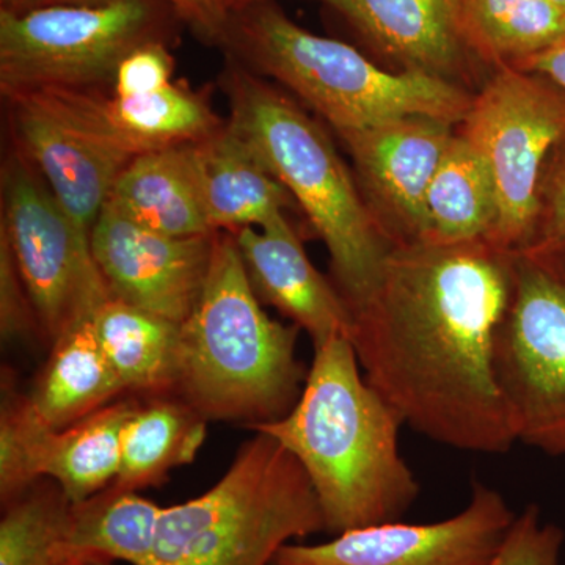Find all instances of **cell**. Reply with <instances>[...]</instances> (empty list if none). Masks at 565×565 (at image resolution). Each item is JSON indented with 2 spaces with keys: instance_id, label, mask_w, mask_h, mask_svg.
I'll use <instances>...</instances> for the list:
<instances>
[{
  "instance_id": "1",
  "label": "cell",
  "mask_w": 565,
  "mask_h": 565,
  "mask_svg": "<svg viewBox=\"0 0 565 565\" xmlns=\"http://www.w3.org/2000/svg\"><path fill=\"white\" fill-rule=\"evenodd\" d=\"M514 288V253L490 241L394 245L377 288L352 315L367 384L416 433L505 455L516 444L493 351Z\"/></svg>"
},
{
  "instance_id": "2",
  "label": "cell",
  "mask_w": 565,
  "mask_h": 565,
  "mask_svg": "<svg viewBox=\"0 0 565 565\" xmlns=\"http://www.w3.org/2000/svg\"><path fill=\"white\" fill-rule=\"evenodd\" d=\"M399 414L367 384L343 334L315 345L302 394L269 434L303 468L321 504L327 533L403 519L419 494L399 449Z\"/></svg>"
},
{
  "instance_id": "3",
  "label": "cell",
  "mask_w": 565,
  "mask_h": 565,
  "mask_svg": "<svg viewBox=\"0 0 565 565\" xmlns=\"http://www.w3.org/2000/svg\"><path fill=\"white\" fill-rule=\"evenodd\" d=\"M300 332L263 310L236 237L218 232L202 297L181 323L173 394L207 422L253 430L278 422L307 381L297 359Z\"/></svg>"
},
{
  "instance_id": "4",
  "label": "cell",
  "mask_w": 565,
  "mask_h": 565,
  "mask_svg": "<svg viewBox=\"0 0 565 565\" xmlns=\"http://www.w3.org/2000/svg\"><path fill=\"white\" fill-rule=\"evenodd\" d=\"M228 126L288 189L330 256L333 285L351 315L377 288L393 243L329 134L296 103L244 66L223 76Z\"/></svg>"
},
{
  "instance_id": "5",
  "label": "cell",
  "mask_w": 565,
  "mask_h": 565,
  "mask_svg": "<svg viewBox=\"0 0 565 565\" xmlns=\"http://www.w3.org/2000/svg\"><path fill=\"white\" fill-rule=\"evenodd\" d=\"M221 46L285 85L337 134L405 117L459 126L473 103L455 82L381 68L351 44L300 28L275 2L230 14Z\"/></svg>"
},
{
  "instance_id": "6",
  "label": "cell",
  "mask_w": 565,
  "mask_h": 565,
  "mask_svg": "<svg viewBox=\"0 0 565 565\" xmlns=\"http://www.w3.org/2000/svg\"><path fill=\"white\" fill-rule=\"evenodd\" d=\"M321 531L326 520L303 468L255 430L217 484L163 508L150 565H270L281 546Z\"/></svg>"
},
{
  "instance_id": "7",
  "label": "cell",
  "mask_w": 565,
  "mask_h": 565,
  "mask_svg": "<svg viewBox=\"0 0 565 565\" xmlns=\"http://www.w3.org/2000/svg\"><path fill=\"white\" fill-rule=\"evenodd\" d=\"M170 14L177 13L163 0H110L22 13L0 10L3 96L114 87L118 65L129 52L167 39Z\"/></svg>"
},
{
  "instance_id": "8",
  "label": "cell",
  "mask_w": 565,
  "mask_h": 565,
  "mask_svg": "<svg viewBox=\"0 0 565 565\" xmlns=\"http://www.w3.org/2000/svg\"><path fill=\"white\" fill-rule=\"evenodd\" d=\"M459 126L484 159L497 191L490 243L525 250L537 228L546 167L565 141V93L542 74L500 66L475 93Z\"/></svg>"
},
{
  "instance_id": "9",
  "label": "cell",
  "mask_w": 565,
  "mask_h": 565,
  "mask_svg": "<svg viewBox=\"0 0 565 565\" xmlns=\"http://www.w3.org/2000/svg\"><path fill=\"white\" fill-rule=\"evenodd\" d=\"M493 366L515 440L565 457V253H514Z\"/></svg>"
},
{
  "instance_id": "10",
  "label": "cell",
  "mask_w": 565,
  "mask_h": 565,
  "mask_svg": "<svg viewBox=\"0 0 565 565\" xmlns=\"http://www.w3.org/2000/svg\"><path fill=\"white\" fill-rule=\"evenodd\" d=\"M2 196L0 233L9 241L41 334L52 344L92 318L110 299L109 288L93 256L90 234L63 210L22 152L3 167Z\"/></svg>"
},
{
  "instance_id": "11",
  "label": "cell",
  "mask_w": 565,
  "mask_h": 565,
  "mask_svg": "<svg viewBox=\"0 0 565 565\" xmlns=\"http://www.w3.org/2000/svg\"><path fill=\"white\" fill-rule=\"evenodd\" d=\"M102 95L47 88L7 96L22 154L90 236L115 182L136 158L107 125Z\"/></svg>"
},
{
  "instance_id": "12",
  "label": "cell",
  "mask_w": 565,
  "mask_h": 565,
  "mask_svg": "<svg viewBox=\"0 0 565 565\" xmlns=\"http://www.w3.org/2000/svg\"><path fill=\"white\" fill-rule=\"evenodd\" d=\"M136 401H115L73 426L54 429L36 414L29 394L3 379L0 411V497L3 505L40 479L61 487L79 504L114 484L120 471L121 437Z\"/></svg>"
},
{
  "instance_id": "13",
  "label": "cell",
  "mask_w": 565,
  "mask_h": 565,
  "mask_svg": "<svg viewBox=\"0 0 565 565\" xmlns=\"http://www.w3.org/2000/svg\"><path fill=\"white\" fill-rule=\"evenodd\" d=\"M503 494L471 482L470 501L437 523H381L322 544H286L273 565H487L515 520Z\"/></svg>"
},
{
  "instance_id": "14",
  "label": "cell",
  "mask_w": 565,
  "mask_h": 565,
  "mask_svg": "<svg viewBox=\"0 0 565 565\" xmlns=\"http://www.w3.org/2000/svg\"><path fill=\"white\" fill-rule=\"evenodd\" d=\"M217 233L169 236L107 202L93 225L92 252L111 299L182 323L202 297Z\"/></svg>"
},
{
  "instance_id": "15",
  "label": "cell",
  "mask_w": 565,
  "mask_h": 565,
  "mask_svg": "<svg viewBox=\"0 0 565 565\" xmlns=\"http://www.w3.org/2000/svg\"><path fill=\"white\" fill-rule=\"evenodd\" d=\"M457 126L405 117L340 132L364 200L393 245L424 243L426 199Z\"/></svg>"
},
{
  "instance_id": "16",
  "label": "cell",
  "mask_w": 565,
  "mask_h": 565,
  "mask_svg": "<svg viewBox=\"0 0 565 565\" xmlns=\"http://www.w3.org/2000/svg\"><path fill=\"white\" fill-rule=\"evenodd\" d=\"M351 22L364 40L399 71L467 84L479 57L462 0H319ZM468 88V87H465Z\"/></svg>"
},
{
  "instance_id": "17",
  "label": "cell",
  "mask_w": 565,
  "mask_h": 565,
  "mask_svg": "<svg viewBox=\"0 0 565 565\" xmlns=\"http://www.w3.org/2000/svg\"><path fill=\"white\" fill-rule=\"evenodd\" d=\"M253 291L294 326L310 334L313 345L337 334L351 340L352 315L333 281L313 266L288 217L266 228L232 233Z\"/></svg>"
},
{
  "instance_id": "18",
  "label": "cell",
  "mask_w": 565,
  "mask_h": 565,
  "mask_svg": "<svg viewBox=\"0 0 565 565\" xmlns=\"http://www.w3.org/2000/svg\"><path fill=\"white\" fill-rule=\"evenodd\" d=\"M193 152L214 232L266 228L297 204L250 145L228 125L193 143Z\"/></svg>"
},
{
  "instance_id": "19",
  "label": "cell",
  "mask_w": 565,
  "mask_h": 565,
  "mask_svg": "<svg viewBox=\"0 0 565 565\" xmlns=\"http://www.w3.org/2000/svg\"><path fill=\"white\" fill-rule=\"evenodd\" d=\"M109 203L169 236L217 233L207 217L193 143L136 156L115 182Z\"/></svg>"
},
{
  "instance_id": "20",
  "label": "cell",
  "mask_w": 565,
  "mask_h": 565,
  "mask_svg": "<svg viewBox=\"0 0 565 565\" xmlns=\"http://www.w3.org/2000/svg\"><path fill=\"white\" fill-rule=\"evenodd\" d=\"M92 318L51 344L50 359L29 394L36 414L54 429L82 422L126 392L96 338Z\"/></svg>"
},
{
  "instance_id": "21",
  "label": "cell",
  "mask_w": 565,
  "mask_h": 565,
  "mask_svg": "<svg viewBox=\"0 0 565 565\" xmlns=\"http://www.w3.org/2000/svg\"><path fill=\"white\" fill-rule=\"evenodd\" d=\"M163 508L136 490L107 487L71 505L63 564L122 561L150 565Z\"/></svg>"
},
{
  "instance_id": "22",
  "label": "cell",
  "mask_w": 565,
  "mask_h": 565,
  "mask_svg": "<svg viewBox=\"0 0 565 565\" xmlns=\"http://www.w3.org/2000/svg\"><path fill=\"white\" fill-rule=\"evenodd\" d=\"M92 322L126 392L173 394L181 323L111 297Z\"/></svg>"
},
{
  "instance_id": "23",
  "label": "cell",
  "mask_w": 565,
  "mask_h": 565,
  "mask_svg": "<svg viewBox=\"0 0 565 565\" xmlns=\"http://www.w3.org/2000/svg\"><path fill=\"white\" fill-rule=\"evenodd\" d=\"M207 419L174 394L137 404L121 437L114 486L136 490L161 484L174 468L192 463L207 434Z\"/></svg>"
},
{
  "instance_id": "24",
  "label": "cell",
  "mask_w": 565,
  "mask_h": 565,
  "mask_svg": "<svg viewBox=\"0 0 565 565\" xmlns=\"http://www.w3.org/2000/svg\"><path fill=\"white\" fill-rule=\"evenodd\" d=\"M424 243L462 244L492 241L498 196L492 174L473 145L456 131L426 199Z\"/></svg>"
},
{
  "instance_id": "25",
  "label": "cell",
  "mask_w": 565,
  "mask_h": 565,
  "mask_svg": "<svg viewBox=\"0 0 565 565\" xmlns=\"http://www.w3.org/2000/svg\"><path fill=\"white\" fill-rule=\"evenodd\" d=\"M102 110L115 136L136 156L199 143L223 128L210 103L181 85L147 95H102Z\"/></svg>"
},
{
  "instance_id": "26",
  "label": "cell",
  "mask_w": 565,
  "mask_h": 565,
  "mask_svg": "<svg viewBox=\"0 0 565 565\" xmlns=\"http://www.w3.org/2000/svg\"><path fill=\"white\" fill-rule=\"evenodd\" d=\"M462 10L476 52L494 70L565 40V13L552 0H462Z\"/></svg>"
},
{
  "instance_id": "27",
  "label": "cell",
  "mask_w": 565,
  "mask_h": 565,
  "mask_svg": "<svg viewBox=\"0 0 565 565\" xmlns=\"http://www.w3.org/2000/svg\"><path fill=\"white\" fill-rule=\"evenodd\" d=\"M71 504L61 487L47 479L7 504L0 522V565H65L62 545Z\"/></svg>"
},
{
  "instance_id": "28",
  "label": "cell",
  "mask_w": 565,
  "mask_h": 565,
  "mask_svg": "<svg viewBox=\"0 0 565 565\" xmlns=\"http://www.w3.org/2000/svg\"><path fill=\"white\" fill-rule=\"evenodd\" d=\"M565 533L542 522L541 508L530 504L515 515L503 544L487 565H561Z\"/></svg>"
},
{
  "instance_id": "29",
  "label": "cell",
  "mask_w": 565,
  "mask_h": 565,
  "mask_svg": "<svg viewBox=\"0 0 565 565\" xmlns=\"http://www.w3.org/2000/svg\"><path fill=\"white\" fill-rule=\"evenodd\" d=\"M522 252L537 255L565 253V141L553 152L546 167L537 228L533 241Z\"/></svg>"
},
{
  "instance_id": "30",
  "label": "cell",
  "mask_w": 565,
  "mask_h": 565,
  "mask_svg": "<svg viewBox=\"0 0 565 565\" xmlns=\"http://www.w3.org/2000/svg\"><path fill=\"white\" fill-rule=\"evenodd\" d=\"M0 332L6 341L41 333L39 319L9 241L0 233Z\"/></svg>"
},
{
  "instance_id": "31",
  "label": "cell",
  "mask_w": 565,
  "mask_h": 565,
  "mask_svg": "<svg viewBox=\"0 0 565 565\" xmlns=\"http://www.w3.org/2000/svg\"><path fill=\"white\" fill-rule=\"evenodd\" d=\"M173 55L166 40L148 41L129 52L118 65L115 96H137L158 92L172 84Z\"/></svg>"
},
{
  "instance_id": "32",
  "label": "cell",
  "mask_w": 565,
  "mask_h": 565,
  "mask_svg": "<svg viewBox=\"0 0 565 565\" xmlns=\"http://www.w3.org/2000/svg\"><path fill=\"white\" fill-rule=\"evenodd\" d=\"M172 7L177 17L212 43L222 44L228 28L230 13L223 0H163Z\"/></svg>"
},
{
  "instance_id": "33",
  "label": "cell",
  "mask_w": 565,
  "mask_h": 565,
  "mask_svg": "<svg viewBox=\"0 0 565 565\" xmlns=\"http://www.w3.org/2000/svg\"><path fill=\"white\" fill-rule=\"evenodd\" d=\"M515 68L533 71L555 82L565 93V40L527 61L519 63Z\"/></svg>"
},
{
  "instance_id": "34",
  "label": "cell",
  "mask_w": 565,
  "mask_h": 565,
  "mask_svg": "<svg viewBox=\"0 0 565 565\" xmlns=\"http://www.w3.org/2000/svg\"><path fill=\"white\" fill-rule=\"evenodd\" d=\"M110 2V0H0V6L7 11H22L46 9L57 6H93V3Z\"/></svg>"
},
{
  "instance_id": "35",
  "label": "cell",
  "mask_w": 565,
  "mask_h": 565,
  "mask_svg": "<svg viewBox=\"0 0 565 565\" xmlns=\"http://www.w3.org/2000/svg\"><path fill=\"white\" fill-rule=\"evenodd\" d=\"M275 2V0H223L225 9L230 14L234 11L247 9V7L256 6V3Z\"/></svg>"
},
{
  "instance_id": "36",
  "label": "cell",
  "mask_w": 565,
  "mask_h": 565,
  "mask_svg": "<svg viewBox=\"0 0 565 565\" xmlns=\"http://www.w3.org/2000/svg\"><path fill=\"white\" fill-rule=\"evenodd\" d=\"M73 565H111L110 563H102V561H90V563H76Z\"/></svg>"
},
{
  "instance_id": "37",
  "label": "cell",
  "mask_w": 565,
  "mask_h": 565,
  "mask_svg": "<svg viewBox=\"0 0 565 565\" xmlns=\"http://www.w3.org/2000/svg\"><path fill=\"white\" fill-rule=\"evenodd\" d=\"M552 2L555 3L556 7H559L565 13V0H552Z\"/></svg>"
},
{
  "instance_id": "38",
  "label": "cell",
  "mask_w": 565,
  "mask_h": 565,
  "mask_svg": "<svg viewBox=\"0 0 565 565\" xmlns=\"http://www.w3.org/2000/svg\"><path fill=\"white\" fill-rule=\"evenodd\" d=\"M65 565H73V564H65Z\"/></svg>"
}]
</instances>
